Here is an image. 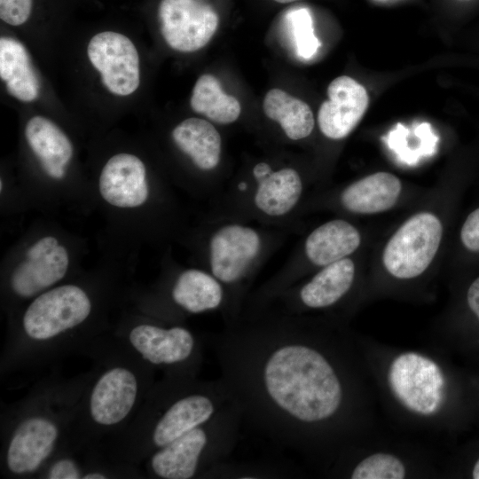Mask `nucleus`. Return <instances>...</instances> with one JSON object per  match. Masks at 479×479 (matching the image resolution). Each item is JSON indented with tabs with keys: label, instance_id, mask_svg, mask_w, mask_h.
<instances>
[{
	"label": "nucleus",
	"instance_id": "nucleus-24",
	"mask_svg": "<svg viewBox=\"0 0 479 479\" xmlns=\"http://www.w3.org/2000/svg\"><path fill=\"white\" fill-rule=\"evenodd\" d=\"M190 106L195 113L220 124L235 122L241 112L239 100L224 92L219 80L208 74L195 82Z\"/></svg>",
	"mask_w": 479,
	"mask_h": 479
},
{
	"label": "nucleus",
	"instance_id": "nucleus-25",
	"mask_svg": "<svg viewBox=\"0 0 479 479\" xmlns=\"http://www.w3.org/2000/svg\"><path fill=\"white\" fill-rule=\"evenodd\" d=\"M404 464L388 453H375L361 460L350 474L352 479H402Z\"/></svg>",
	"mask_w": 479,
	"mask_h": 479
},
{
	"label": "nucleus",
	"instance_id": "nucleus-3",
	"mask_svg": "<svg viewBox=\"0 0 479 479\" xmlns=\"http://www.w3.org/2000/svg\"><path fill=\"white\" fill-rule=\"evenodd\" d=\"M90 377L39 389L17 408L4 430L2 464L7 475H40L66 450Z\"/></svg>",
	"mask_w": 479,
	"mask_h": 479
},
{
	"label": "nucleus",
	"instance_id": "nucleus-18",
	"mask_svg": "<svg viewBox=\"0 0 479 479\" xmlns=\"http://www.w3.org/2000/svg\"><path fill=\"white\" fill-rule=\"evenodd\" d=\"M360 243V233L353 224L342 219H334L309 234L304 250L311 263L324 267L346 258L358 248Z\"/></svg>",
	"mask_w": 479,
	"mask_h": 479
},
{
	"label": "nucleus",
	"instance_id": "nucleus-10",
	"mask_svg": "<svg viewBox=\"0 0 479 479\" xmlns=\"http://www.w3.org/2000/svg\"><path fill=\"white\" fill-rule=\"evenodd\" d=\"M87 53L111 93L129 96L138 88L139 57L129 37L114 31L100 32L89 42Z\"/></svg>",
	"mask_w": 479,
	"mask_h": 479
},
{
	"label": "nucleus",
	"instance_id": "nucleus-6",
	"mask_svg": "<svg viewBox=\"0 0 479 479\" xmlns=\"http://www.w3.org/2000/svg\"><path fill=\"white\" fill-rule=\"evenodd\" d=\"M91 311L90 297L80 286L65 284L43 292L26 308L20 336L11 341V355L25 359L67 348L73 343L71 334L83 326Z\"/></svg>",
	"mask_w": 479,
	"mask_h": 479
},
{
	"label": "nucleus",
	"instance_id": "nucleus-8",
	"mask_svg": "<svg viewBox=\"0 0 479 479\" xmlns=\"http://www.w3.org/2000/svg\"><path fill=\"white\" fill-rule=\"evenodd\" d=\"M443 236L440 219L430 212H420L408 218L387 242L382 263L397 279H412L423 273L432 263Z\"/></svg>",
	"mask_w": 479,
	"mask_h": 479
},
{
	"label": "nucleus",
	"instance_id": "nucleus-2",
	"mask_svg": "<svg viewBox=\"0 0 479 479\" xmlns=\"http://www.w3.org/2000/svg\"><path fill=\"white\" fill-rule=\"evenodd\" d=\"M232 394L224 381L163 376L153 383L134 420L122 430L113 459L122 463L145 460L192 428L214 417Z\"/></svg>",
	"mask_w": 479,
	"mask_h": 479
},
{
	"label": "nucleus",
	"instance_id": "nucleus-30",
	"mask_svg": "<svg viewBox=\"0 0 479 479\" xmlns=\"http://www.w3.org/2000/svg\"><path fill=\"white\" fill-rule=\"evenodd\" d=\"M460 239L467 249L479 252V208L467 217L460 231Z\"/></svg>",
	"mask_w": 479,
	"mask_h": 479
},
{
	"label": "nucleus",
	"instance_id": "nucleus-9",
	"mask_svg": "<svg viewBox=\"0 0 479 479\" xmlns=\"http://www.w3.org/2000/svg\"><path fill=\"white\" fill-rule=\"evenodd\" d=\"M158 16L165 42L182 52L203 48L219 24L217 12L203 0H161Z\"/></svg>",
	"mask_w": 479,
	"mask_h": 479
},
{
	"label": "nucleus",
	"instance_id": "nucleus-15",
	"mask_svg": "<svg viewBox=\"0 0 479 479\" xmlns=\"http://www.w3.org/2000/svg\"><path fill=\"white\" fill-rule=\"evenodd\" d=\"M170 298L181 310L200 314L226 303L224 286L212 274L199 269L182 271L170 288Z\"/></svg>",
	"mask_w": 479,
	"mask_h": 479
},
{
	"label": "nucleus",
	"instance_id": "nucleus-22",
	"mask_svg": "<svg viewBox=\"0 0 479 479\" xmlns=\"http://www.w3.org/2000/svg\"><path fill=\"white\" fill-rule=\"evenodd\" d=\"M257 181L254 202L260 211L269 216L278 217L289 213L302 192L301 177L292 168L271 171Z\"/></svg>",
	"mask_w": 479,
	"mask_h": 479
},
{
	"label": "nucleus",
	"instance_id": "nucleus-23",
	"mask_svg": "<svg viewBox=\"0 0 479 479\" xmlns=\"http://www.w3.org/2000/svg\"><path fill=\"white\" fill-rule=\"evenodd\" d=\"M263 108L265 115L279 122L292 140L305 138L313 130L315 121L308 104L282 90H270L264 97Z\"/></svg>",
	"mask_w": 479,
	"mask_h": 479
},
{
	"label": "nucleus",
	"instance_id": "nucleus-1",
	"mask_svg": "<svg viewBox=\"0 0 479 479\" xmlns=\"http://www.w3.org/2000/svg\"><path fill=\"white\" fill-rule=\"evenodd\" d=\"M313 341L288 319L233 325L210 341L243 422L287 449L303 447L343 403L340 374Z\"/></svg>",
	"mask_w": 479,
	"mask_h": 479
},
{
	"label": "nucleus",
	"instance_id": "nucleus-4",
	"mask_svg": "<svg viewBox=\"0 0 479 479\" xmlns=\"http://www.w3.org/2000/svg\"><path fill=\"white\" fill-rule=\"evenodd\" d=\"M154 369L122 344L90 374L76 412L69 444L94 447L122 431L135 417L153 385Z\"/></svg>",
	"mask_w": 479,
	"mask_h": 479
},
{
	"label": "nucleus",
	"instance_id": "nucleus-35",
	"mask_svg": "<svg viewBox=\"0 0 479 479\" xmlns=\"http://www.w3.org/2000/svg\"><path fill=\"white\" fill-rule=\"evenodd\" d=\"M278 3H281V4H287V3H292V2H294V1H297V0H274Z\"/></svg>",
	"mask_w": 479,
	"mask_h": 479
},
{
	"label": "nucleus",
	"instance_id": "nucleus-17",
	"mask_svg": "<svg viewBox=\"0 0 479 479\" xmlns=\"http://www.w3.org/2000/svg\"><path fill=\"white\" fill-rule=\"evenodd\" d=\"M402 184L389 172H377L347 186L341 194L342 206L357 214H375L391 208L397 201Z\"/></svg>",
	"mask_w": 479,
	"mask_h": 479
},
{
	"label": "nucleus",
	"instance_id": "nucleus-26",
	"mask_svg": "<svg viewBox=\"0 0 479 479\" xmlns=\"http://www.w3.org/2000/svg\"><path fill=\"white\" fill-rule=\"evenodd\" d=\"M277 466L262 463H238L228 459L215 467L206 478L262 479L286 477Z\"/></svg>",
	"mask_w": 479,
	"mask_h": 479
},
{
	"label": "nucleus",
	"instance_id": "nucleus-28",
	"mask_svg": "<svg viewBox=\"0 0 479 479\" xmlns=\"http://www.w3.org/2000/svg\"><path fill=\"white\" fill-rule=\"evenodd\" d=\"M86 468L67 451L60 452L45 467L40 477L47 479H83Z\"/></svg>",
	"mask_w": 479,
	"mask_h": 479
},
{
	"label": "nucleus",
	"instance_id": "nucleus-21",
	"mask_svg": "<svg viewBox=\"0 0 479 479\" xmlns=\"http://www.w3.org/2000/svg\"><path fill=\"white\" fill-rule=\"evenodd\" d=\"M172 138L200 169L212 170L219 164L222 139L209 122L196 117L185 119L173 130Z\"/></svg>",
	"mask_w": 479,
	"mask_h": 479
},
{
	"label": "nucleus",
	"instance_id": "nucleus-12",
	"mask_svg": "<svg viewBox=\"0 0 479 479\" xmlns=\"http://www.w3.org/2000/svg\"><path fill=\"white\" fill-rule=\"evenodd\" d=\"M328 100L318 113L320 131L331 139L347 137L363 118L369 97L365 88L355 79L342 75L327 87Z\"/></svg>",
	"mask_w": 479,
	"mask_h": 479
},
{
	"label": "nucleus",
	"instance_id": "nucleus-33",
	"mask_svg": "<svg viewBox=\"0 0 479 479\" xmlns=\"http://www.w3.org/2000/svg\"><path fill=\"white\" fill-rule=\"evenodd\" d=\"M271 171V168L268 164L261 162L255 166L253 169V174L255 179L259 180L270 174Z\"/></svg>",
	"mask_w": 479,
	"mask_h": 479
},
{
	"label": "nucleus",
	"instance_id": "nucleus-31",
	"mask_svg": "<svg viewBox=\"0 0 479 479\" xmlns=\"http://www.w3.org/2000/svg\"><path fill=\"white\" fill-rule=\"evenodd\" d=\"M59 244V240L53 236L43 237L35 241L26 252L25 258L36 259L43 256Z\"/></svg>",
	"mask_w": 479,
	"mask_h": 479
},
{
	"label": "nucleus",
	"instance_id": "nucleus-27",
	"mask_svg": "<svg viewBox=\"0 0 479 479\" xmlns=\"http://www.w3.org/2000/svg\"><path fill=\"white\" fill-rule=\"evenodd\" d=\"M296 53L304 59L312 58L321 43L314 34L311 16L306 9L294 10L288 14Z\"/></svg>",
	"mask_w": 479,
	"mask_h": 479
},
{
	"label": "nucleus",
	"instance_id": "nucleus-7",
	"mask_svg": "<svg viewBox=\"0 0 479 479\" xmlns=\"http://www.w3.org/2000/svg\"><path fill=\"white\" fill-rule=\"evenodd\" d=\"M121 344L165 376L196 377L203 361L201 341L180 325L139 323L128 330Z\"/></svg>",
	"mask_w": 479,
	"mask_h": 479
},
{
	"label": "nucleus",
	"instance_id": "nucleus-13",
	"mask_svg": "<svg viewBox=\"0 0 479 479\" xmlns=\"http://www.w3.org/2000/svg\"><path fill=\"white\" fill-rule=\"evenodd\" d=\"M98 190L101 197L114 207L134 208L142 206L149 195L145 164L131 153L112 156L101 170Z\"/></svg>",
	"mask_w": 479,
	"mask_h": 479
},
{
	"label": "nucleus",
	"instance_id": "nucleus-11",
	"mask_svg": "<svg viewBox=\"0 0 479 479\" xmlns=\"http://www.w3.org/2000/svg\"><path fill=\"white\" fill-rule=\"evenodd\" d=\"M261 237L248 226L238 224L219 228L209 241L211 273L224 286H238L261 249Z\"/></svg>",
	"mask_w": 479,
	"mask_h": 479
},
{
	"label": "nucleus",
	"instance_id": "nucleus-16",
	"mask_svg": "<svg viewBox=\"0 0 479 479\" xmlns=\"http://www.w3.org/2000/svg\"><path fill=\"white\" fill-rule=\"evenodd\" d=\"M25 137L45 173L54 179L63 178L73 155V145L66 134L49 119L36 115L27 122Z\"/></svg>",
	"mask_w": 479,
	"mask_h": 479
},
{
	"label": "nucleus",
	"instance_id": "nucleus-29",
	"mask_svg": "<svg viewBox=\"0 0 479 479\" xmlns=\"http://www.w3.org/2000/svg\"><path fill=\"white\" fill-rule=\"evenodd\" d=\"M31 11L32 0H0V18L9 25H22Z\"/></svg>",
	"mask_w": 479,
	"mask_h": 479
},
{
	"label": "nucleus",
	"instance_id": "nucleus-5",
	"mask_svg": "<svg viewBox=\"0 0 479 479\" xmlns=\"http://www.w3.org/2000/svg\"><path fill=\"white\" fill-rule=\"evenodd\" d=\"M242 423V409L232 398L210 420L153 452L145 462L148 475L159 479L206 478L228 459Z\"/></svg>",
	"mask_w": 479,
	"mask_h": 479
},
{
	"label": "nucleus",
	"instance_id": "nucleus-34",
	"mask_svg": "<svg viewBox=\"0 0 479 479\" xmlns=\"http://www.w3.org/2000/svg\"><path fill=\"white\" fill-rule=\"evenodd\" d=\"M472 475L475 479H479V459L476 461L474 467Z\"/></svg>",
	"mask_w": 479,
	"mask_h": 479
},
{
	"label": "nucleus",
	"instance_id": "nucleus-14",
	"mask_svg": "<svg viewBox=\"0 0 479 479\" xmlns=\"http://www.w3.org/2000/svg\"><path fill=\"white\" fill-rule=\"evenodd\" d=\"M68 266V253L62 245H58L40 258H25L11 273V291L19 298L35 297L59 282L67 274Z\"/></svg>",
	"mask_w": 479,
	"mask_h": 479
},
{
	"label": "nucleus",
	"instance_id": "nucleus-20",
	"mask_svg": "<svg viewBox=\"0 0 479 479\" xmlns=\"http://www.w3.org/2000/svg\"><path fill=\"white\" fill-rule=\"evenodd\" d=\"M0 77L9 94L17 99L31 102L38 98L40 82L28 52L12 37L0 39Z\"/></svg>",
	"mask_w": 479,
	"mask_h": 479
},
{
	"label": "nucleus",
	"instance_id": "nucleus-19",
	"mask_svg": "<svg viewBox=\"0 0 479 479\" xmlns=\"http://www.w3.org/2000/svg\"><path fill=\"white\" fill-rule=\"evenodd\" d=\"M355 278V264L348 257L324 266L297 292L302 306L325 309L338 302L350 289Z\"/></svg>",
	"mask_w": 479,
	"mask_h": 479
},
{
	"label": "nucleus",
	"instance_id": "nucleus-32",
	"mask_svg": "<svg viewBox=\"0 0 479 479\" xmlns=\"http://www.w3.org/2000/svg\"><path fill=\"white\" fill-rule=\"evenodd\" d=\"M467 303L479 318V277L471 284L467 291Z\"/></svg>",
	"mask_w": 479,
	"mask_h": 479
}]
</instances>
